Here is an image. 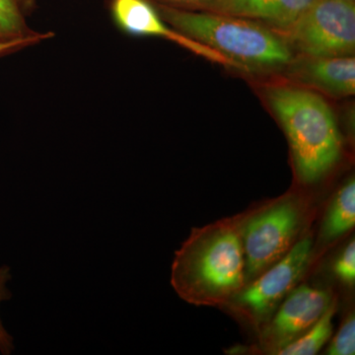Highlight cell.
<instances>
[{
  "label": "cell",
  "instance_id": "11",
  "mask_svg": "<svg viewBox=\"0 0 355 355\" xmlns=\"http://www.w3.org/2000/svg\"><path fill=\"white\" fill-rule=\"evenodd\" d=\"M355 182L349 179L336 193L323 224V236L326 240L340 237L354 227Z\"/></svg>",
  "mask_w": 355,
  "mask_h": 355
},
{
  "label": "cell",
  "instance_id": "14",
  "mask_svg": "<svg viewBox=\"0 0 355 355\" xmlns=\"http://www.w3.org/2000/svg\"><path fill=\"white\" fill-rule=\"evenodd\" d=\"M330 355H354L355 354V319L349 315L331 340L328 352Z\"/></svg>",
  "mask_w": 355,
  "mask_h": 355
},
{
  "label": "cell",
  "instance_id": "9",
  "mask_svg": "<svg viewBox=\"0 0 355 355\" xmlns=\"http://www.w3.org/2000/svg\"><path fill=\"white\" fill-rule=\"evenodd\" d=\"M331 306L328 291L307 286L292 289L272 321V335L279 340V347L309 330Z\"/></svg>",
  "mask_w": 355,
  "mask_h": 355
},
{
  "label": "cell",
  "instance_id": "1",
  "mask_svg": "<svg viewBox=\"0 0 355 355\" xmlns=\"http://www.w3.org/2000/svg\"><path fill=\"white\" fill-rule=\"evenodd\" d=\"M263 92L286 132L299 178L305 183L319 181L342 154V135L330 105L296 84H270Z\"/></svg>",
  "mask_w": 355,
  "mask_h": 355
},
{
  "label": "cell",
  "instance_id": "2",
  "mask_svg": "<svg viewBox=\"0 0 355 355\" xmlns=\"http://www.w3.org/2000/svg\"><path fill=\"white\" fill-rule=\"evenodd\" d=\"M171 27L189 38L218 51L247 72L284 69L294 57L286 39L257 21L227 14L173 8L154 2Z\"/></svg>",
  "mask_w": 355,
  "mask_h": 355
},
{
  "label": "cell",
  "instance_id": "15",
  "mask_svg": "<svg viewBox=\"0 0 355 355\" xmlns=\"http://www.w3.org/2000/svg\"><path fill=\"white\" fill-rule=\"evenodd\" d=\"M11 279L10 268L7 266H0V304L3 301L11 298V292L7 288V284ZM13 338L6 330L0 319V352L4 355L10 354L13 352Z\"/></svg>",
  "mask_w": 355,
  "mask_h": 355
},
{
  "label": "cell",
  "instance_id": "7",
  "mask_svg": "<svg viewBox=\"0 0 355 355\" xmlns=\"http://www.w3.org/2000/svg\"><path fill=\"white\" fill-rule=\"evenodd\" d=\"M109 8L114 24L125 34L168 40L209 62L235 69L218 51L184 36L168 24L153 0H110Z\"/></svg>",
  "mask_w": 355,
  "mask_h": 355
},
{
  "label": "cell",
  "instance_id": "6",
  "mask_svg": "<svg viewBox=\"0 0 355 355\" xmlns=\"http://www.w3.org/2000/svg\"><path fill=\"white\" fill-rule=\"evenodd\" d=\"M311 252L312 239L300 240L251 286L238 293V303L254 316L265 317L296 286L307 268Z\"/></svg>",
  "mask_w": 355,
  "mask_h": 355
},
{
  "label": "cell",
  "instance_id": "19",
  "mask_svg": "<svg viewBox=\"0 0 355 355\" xmlns=\"http://www.w3.org/2000/svg\"><path fill=\"white\" fill-rule=\"evenodd\" d=\"M16 1L25 15L32 12L33 9L35 8V4H36V0H16Z\"/></svg>",
  "mask_w": 355,
  "mask_h": 355
},
{
  "label": "cell",
  "instance_id": "17",
  "mask_svg": "<svg viewBox=\"0 0 355 355\" xmlns=\"http://www.w3.org/2000/svg\"><path fill=\"white\" fill-rule=\"evenodd\" d=\"M163 6L190 11L218 12L225 0H153Z\"/></svg>",
  "mask_w": 355,
  "mask_h": 355
},
{
  "label": "cell",
  "instance_id": "10",
  "mask_svg": "<svg viewBox=\"0 0 355 355\" xmlns=\"http://www.w3.org/2000/svg\"><path fill=\"white\" fill-rule=\"evenodd\" d=\"M315 0H225L218 12L257 21L282 32L291 27Z\"/></svg>",
  "mask_w": 355,
  "mask_h": 355
},
{
  "label": "cell",
  "instance_id": "18",
  "mask_svg": "<svg viewBox=\"0 0 355 355\" xmlns=\"http://www.w3.org/2000/svg\"><path fill=\"white\" fill-rule=\"evenodd\" d=\"M37 40H18V41L0 42V57L9 55L14 51L24 49L26 46L39 43Z\"/></svg>",
  "mask_w": 355,
  "mask_h": 355
},
{
  "label": "cell",
  "instance_id": "4",
  "mask_svg": "<svg viewBox=\"0 0 355 355\" xmlns=\"http://www.w3.org/2000/svg\"><path fill=\"white\" fill-rule=\"evenodd\" d=\"M279 34L299 55H354L355 1L315 0L296 22Z\"/></svg>",
  "mask_w": 355,
  "mask_h": 355
},
{
  "label": "cell",
  "instance_id": "12",
  "mask_svg": "<svg viewBox=\"0 0 355 355\" xmlns=\"http://www.w3.org/2000/svg\"><path fill=\"white\" fill-rule=\"evenodd\" d=\"M333 306L309 330L299 336L291 343L279 347L275 354L279 355H314L326 345L333 333Z\"/></svg>",
  "mask_w": 355,
  "mask_h": 355
},
{
  "label": "cell",
  "instance_id": "16",
  "mask_svg": "<svg viewBox=\"0 0 355 355\" xmlns=\"http://www.w3.org/2000/svg\"><path fill=\"white\" fill-rule=\"evenodd\" d=\"M335 272L345 284L352 286L355 280V243L349 242L336 261Z\"/></svg>",
  "mask_w": 355,
  "mask_h": 355
},
{
  "label": "cell",
  "instance_id": "13",
  "mask_svg": "<svg viewBox=\"0 0 355 355\" xmlns=\"http://www.w3.org/2000/svg\"><path fill=\"white\" fill-rule=\"evenodd\" d=\"M51 37V33L32 31L25 20L16 0H0V42L37 40L42 42Z\"/></svg>",
  "mask_w": 355,
  "mask_h": 355
},
{
  "label": "cell",
  "instance_id": "3",
  "mask_svg": "<svg viewBox=\"0 0 355 355\" xmlns=\"http://www.w3.org/2000/svg\"><path fill=\"white\" fill-rule=\"evenodd\" d=\"M244 252L233 229L219 227L193 238L177 253L172 284L193 302H216L239 292L244 282Z\"/></svg>",
  "mask_w": 355,
  "mask_h": 355
},
{
  "label": "cell",
  "instance_id": "5",
  "mask_svg": "<svg viewBox=\"0 0 355 355\" xmlns=\"http://www.w3.org/2000/svg\"><path fill=\"white\" fill-rule=\"evenodd\" d=\"M301 214L295 202H279L250 219L243 231L245 275L265 272L291 250L300 228Z\"/></svg>",
  "mask_w": 355,
  "mask_h": 355
},
{
  "label": "cell",
  "instance_id": "8",
  "mask_svg": "<svg viewBox=\"0 0 355 355\" xmlns=\"http://www.w3.org/2000/svg\"><path fill=\"white\" fill-rule=\"evenodd\" d=\"M287 78L296 85L334 98L355 93V58L349 57H309L294 55L284 67Z\"/></svg>",
  "mask_w": 355,
  "mask_h": 355
},
{
  "label": "cell",
  "instance_id": "20",
  "mask_svg": "<svg viewBox=\"0 0 355 355\" xmlns=\"http://www.w3.org/2000/svg\"><path fill=\"white\" fill-rule=\"evenodd\" d=\"M352 1H355V0H352Z\"/></svg>",
  "mask_w": 355,
  "mask_h": 355
}]
</instances>
